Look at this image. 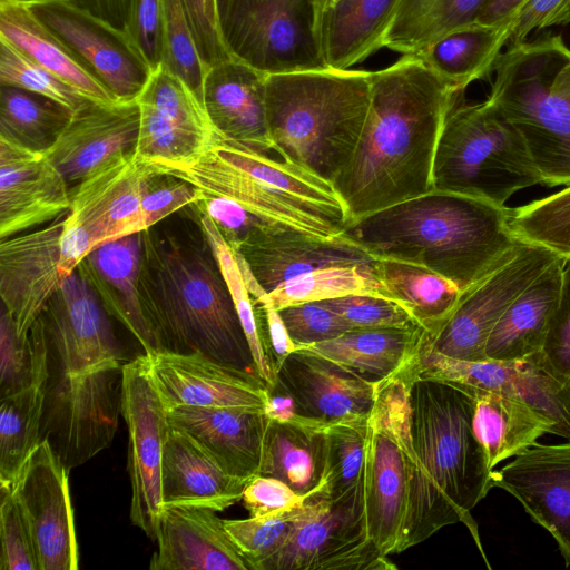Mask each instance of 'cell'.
<instances>
[{
	"instance_id": "cell-41",
	"label": "cell",
	"mask_w": 570,
	"mask_h": 570,
	"mask_svg": "<svg viewBox=\"0 0 570 570\" xmlns=\"http://www.w3.org/2000/svg\"><path fill=\"white\" fill-rule=\"evenodd\" d=\"M72 111L24 89L0 86V137L45 153L69 122Z\"/></svg>"
},
{
	"instance_id": "cell-52",
	"label": "cell",
	"mask_w": 570,
	"mask_h": 570,
	"mask_svg": "<svg viewBox=\"0 0 570 570\" xmlns=\"http://www.w3.org/2000/svg\"><path fill=\"white\" fill-rule=\"evenodd\" d=\"M538 356L552 376L570 385V257L563 268L558 305Z\"/></svg>"
},
{
	"instance_id": "cell-13",
	"label": "cell",
	"mask_w": 570,
	"mask_h": 570,
	"mask_svg": "<svg viewBox=\"0 0 570 570\" xmlns=\"http://www.w3.org/2000/svg\"><path fill=\"white\" fill-rule=\"evenodd\" d=\"M560 255L549 248L522 242L518 252L462 297L444 324L425 332L433 351L462 361L484 362L485 344L497 322L517 298Z\"/></svg>"
},
{
	"instance_id": "cell-51",
	"label": "cell",
	"mask_w": 570,
	"mask_h": 570,
	"mask_svg": "<svg viewBox=\"0 0 570 570\" xmlns=\"http://www.w3.org/2000/svg\"><path fill=\"white\" fill-rule=\"evenodd\" d=\"M278 313L296 348L330 341L353 330L321 301L284 306Z\"/></svg>"
},
{
	"instance_id": "cell-54",
	"label": "cell",
	"mask_w": 570,
	"mask_h": 570,
	"mask_svg": "<svg viewBox=\"0 0 570 570\" xmlns=\"http://www.w3.org/2000/svg\"><path fill=\"white\" fill-rule=\"evenodd\" d=\"M203 198H205V194L196 186L174 176L154 171L147 180L142 198L144 230Z\"/></svg>"
},
{
	"instance_id": "cell-31",
	"label": "cell",
	"mask_w": 570,
	"mask_h": 570,
	"mask_svg": "<svg viewBox=\"0 0 570 570\" xmlns=\"http://www.w3.org/2000/svg\"><path fill=\"white\" fill-rule=\"evenodd\" d=\"M400 0H335L317 13L316 36L325 67L350 69L382 49Z\"/></svg>"
},
{
	"instance_id": "cell-39",
	"label": "cell",
	"mask_w": 570,
	"mask_h": 570,
	"mask_svg": "<svg viewBox=\"0 0 570 570\" xmlns=\"http://www.w3.org/2000/svg\"><path fill=\"white\" fill-rule=\"evenodd\" d=\"M373 271L381 295L402 304L429 334L444 324L463 294L452 281L416 264L376 259Z\"/></svg>"
},
{
	"instance_id": "cell-46",
	"label": "cell",
	"mask_w": 570,
	"mask_h": 570,
	"mask_svg": "<svg viewBox=\"0 0 570 570\" xmlns=\"http://www.w3.org/2000/svg\"><path fill=\"white\" fill-rule=\"evenodd\" d=\"M161 65L202 100L205 65L183 0H161Z\"/></svg>"
},
{
	"instance_id": "cell-42",
	"label": "cell",
	"mask_w": 570,
	"mask_h": 570,
	"mask_svg": "<svg viewBox=\"0 0 570 570\" xmlns=\"http://www.w3.org/2000/svg\"><path fill=\"white\" fill-rule=\"evenodd\" d=\"M367 419L326 428L327 450L323 488L314 498L356 503L365 508L364 462Z\"/></svg>"
},
{
	"instance_id": "cell-53",
	"label": "cell",
	"mask_w": 570,
	"mask_h": 570,
	"mask_svg": "<svg viewBox=\"0 0 570 570\" xmlns=\"http://www.w3.org/2000/svg\"><path fill=\"white\" fill-rule=\"evenodd\" d=\"M33 379V350L30 337L18 335L16 326L1 307L0 316V399L20 391Z\"/></svg>"
},
{
	"instance_id": "cell-49",
	"label": "cell",
	"mask_w": 570,
	"mask_h": 570,
	"mask_svg": "<svg viewBox=\"0 0 570 570\" xmlns=\"http://www.w3.org/2000/svg\"><path fill=\"white\" fill-rule=\"evenodd\" d=\"M321 302L353 330L419 325L402 304L375 294H347Z\"/></svg>"
},
{
	"instance_id": "cell-25",
	"label": "cell",
	"mask_w": 570,
	"mask_h": 570,
	"mask_svg": "<svg viewBox=\"0 0 570 570\" xmlns=\"http://www.w3.org/2000/svg\"><path fill=\"white\" fill-rule=\"evenodd\" d=\"M151 570H249L216 511L164 504Z\"/></svg>"
},
{
	"instance_id": "cell-30",
	"label": "cell",
	"mask_w": 570,
	"mask_h": 570,
	"mask_svg": "<svg viewBox=\"0 0 570 570\" xmlns=\"http://www.w3.org/2000/svg\"><path fill=\"white\" fill-rule=\"evenodd\" d=\"M567 259L557 258L510 304L489 335L488 360H523L541 352L558 305Z\"/></svg>"
},
{
	"instance_id": "cell-15",
	"label": "cell",
	"mask_w": 570,
	"mask_h": 570,
	"mask_svg": "<svg viewBox=\"0 0 570 570\" xmlns=\"http://www.w3.org/2000/svg\"><path fill=\"white\" fill-rule=\"evenodd\" d=\"M30 11L118 100H135L153 70L124 29L69 0H24Z\"/></svg>"
},
{
	"instance_id": "cell-8",
	"label": "cell",
	"mask_w": 570,
	"mask_h": 570,
	"mask_svg": "<svg viewBox=\"0 0 570 570\" xmlns=\"http://www.w3.org/2000/svg\"><path fill=\"white\" fill-rule=\"evenodd\" d=\"M432 183L433 189L499 206L515 191L543 184L521 132L489 98L450 110L435 149Z\"/></svg>"
},
{
	"instance_id": "cell-37",
	"label": "cell",
	"mask_w": 570,
	"mask_h": 570,
	"mask_svg": "<svg viewBox=\"0 0 570 570\" xmlns=\"http://www.w3.org/2000/svg\"><path fill=\"white\" fill-rule=\"evenodd\" d=\"M472 429L489 466L514 458L533 446L553 424L524 402L492 391H474Z\"/></svg>"
},
{
	"instance_id": "cell-7",
	"label": "cell",
	"mask_w": 570,
	"mask_h": 570,
	"mask_svg": "<svg viewBox=\"0 0 570 570\" xmlns=\"http://www.w3.org/2000/svg\"><path fill=\"white\" fill-rule=\"evenodd\" d=\"M548 186H570V49L560 36L510 46L491 94Z\"/></svg>"
},
{
	"instance_id": "cell-12",
	"label": "cell",
	"mask_w": 570,
	"mask_h": 570,
	"mask_svg": "<svg viewBox=\"0 0 570 570\" xmlns=\"http://www.w3.org/2000/svg\"><path fill=\"white\" fill-rule=\"evenodd\" d=\"M391 570L367 539L362 504L309 498L295 511L282 546L257 570Z\"/></svg>"
},
{
	"instance_id": "cell-45",
	"label": "cell",
	"mask_w": 570,
	"mask_h": 570,
	"mask_svg": "<svg viewBox=\"0 0 570 570\" xmlns=\"http://www.w3.org/2000/svg\"><path fill=\"white\" fill-rule=\"evenodd\" d=\"M509 224L514 236L570 257V186L530 204L510 209Z\"/></svg>"
},
{
	"instance_id": "cell-32",
	"label": "cell",
	"mask_w": 570,
	"mask_h": 570,
	"mask_svg": "<svg viewBox=\"0 0 570 570\" xmlns=\"http://www.w3.org/2000/svg\"><path fill=\"white\" fill-rule=\"evenodd\" d=\"M235 252L264 294L316 269L373 265L377 259L342 235L331 240L303 238L277 244L245 245Z\"/></svg>"
},
{
	"instance_id": "cell-22",
	"label": "cell",
	"mask_w": 570,
	"mask_h": 570,
	"mask_svg": "<svg viewBox=\"0 0 570 570\" xmlns=\"http://www.w3.org/2000/svg\"><path fill=\"white\" fill-rule=\"evenodd\" d=\"M493 488L512 494L556 540L570 567V441L538 444L493 471Z\"/></svg>"
},
{
	"instance_id": "cell-57",
	"label": "cell",
	"mask_w": 570,
	"mask_h": 570,
	"mask_svg": "<svg viewBox=\"0 0 570 570\" xmlns=\"http://www.w3.org/2000/svg\"><path fill=\"white\" fill-rule=\"evenodd\" d=\"M570 22V0H525L511 21L510 43L525 42L534 30Z\"/></svg>"
},
{
	"instance_id": "cell-1",
	"label": "cell",
	"mask_w": 570,
	"mask_h": 570,
	"mask_svg": "<svg viewBox=\"0 0 570 570\" xmlns=\"http://www.w3.org/2000/svg\"><path fill=\"white\" fill-rule=\"evenodd\" d=\"M272 150L222 137L188 161L150 167L199 188L205 198L195 206L234 250L341 236L348 215L334 186Z\"/></svg>"
},
{
	"instance_id": "cell-18",
	"label": "cell",
	"mask_w": 570,
	"mask_h": 570,
	"mask_svg": "<svg viewBox=\"0 0 570 570\" xmlns=\"http://www.w3.org/2000/svg\"><path fill=\"white\" fill-rule=\"evenodd\" d=\"M10 487L28 519L39 570H77L79 551L69 470L48 441L36 446Z\"/></svg>"
},
{
	"instance_id": "cell-55",
	"label": "cell",
	"mask_w": 570,
	"mask_h": 570,
	"mask_svg": "<svg viewBox=\"0 0 570 570\" xmlns=\"http://www.w3.org/2000/svg\"><path fill=\"white\" fill-rule=\"evenodd\" d=\"M161 0H129L124 30L153 71L161 65Z\"/></svg>"
},
{
	"instance_id": "cell-19",
	"label": "cell",
	"mask_w": 570,
	"mask_h": 570,
	"mask_svg": "<svg viewBox=\"0 0 570 570\" xmlns=\"http://www.w3.org/2000/svg\"><path fill=\"white\" fill-rule=\"evenodd\" d=\"M146 356L167 411L177 406L265 410L268 389L257 375L199 352L160 351Z\"/></svg>"
},
{
	"instance_id": "cell-44",
	"label": "cell",
	"mask_w": 570,
	"mask_h": 570,
	"mask_svg": "<svg viewBox=\"0 0 570 570\" xmlns=\"http://www.w3.org/2000/svg\"><path fill=\"white\" fill-rule=\"evenodd\" d=\"M198 213L200 230L206 237L227 284L258 375L266 387L272 390L277 384L276 373L265 352L255 304L247 288L236 253L225 240L212 218L203 212Z\"/></svg>"
},
{
	"instance_id": "cell-9",
	"label": "cell",
	"mask_w": 570,
	"mask_h": 570,
	"mask_svg": "<svg viewBox=\"0 0 570 570\" xmlns=\"http://www.w3.org/2000/svg\"><path fill=\"white\" fill-rule=\"evenodd\" d=\"M415 356L376 383L375 401L367 419L366 534L383 556L396 553L407 504L412 460L410 390L416 376Z\"/></svg>"
},
{
	"instance_id": "cell-24",
	"label": "cell",
	"mask_w": 570,
	"mask_h": 570,
	"mask_svg": "<svg viewBox=\"0 0 570 570\" xmlns=\"http://www.w3.org/2000/svg\"><path fill=\"white\" fill-rule=\"evenodd\" d=\"M68 185L45 153L0 137V238L68 213Z\"/></svg>"
},
{
	"instance_id": "cell-47",
	"label": "cell",
	"mask_w": 570,
	"mask_h": 570,
	"mask_svg": "<svg viewBox=\"0 0 570 570\" xmlns=\"http://www.w3.org/2000/svg\"><path fill=\"white\" fill-rule=\"evenodd\" d=\"M0 86L16 87L50 98L72 112L90 99L0 37Z\"/></svg>"
},
{
	"instance_id": "cell-43",
	"label": "cell",
	"mask_w": 570,
	"mask_h": 570,
	"mask_svg": "<svg viewBox=\"0 0 570 570\" xmlns=\"http://www.w3.org/2000/svg\"><path fill=\"white\" fill-rule=\"evenodd\" d=\"M374 264L316 269L286 282L268 294L255 288L250 296L253 301L268 303L276 309L347 294L367 293L382 296L373 271Z\"/></svg>"
},
{
	"instance_id": "cell-56",
	"label": "cell",
	"mask_w": 570,
	"mask_h": 570,
	"mask_svg": "<svg viewBox=\"0 0 570 570\" xmlns=\"http://www.w3.org/2000/svg\"><path fill=\"white\" fill-rule=\"evenodd\" d=\"M307 500V497L298 494L285 482L259 474L246 483L242 497L250 517L295 511L302 508Z\"/></svg>"
},
{
	"instance_id": "cell-60",
	"label": "cell",
	"mask_w": 570,
	"mask_h": 570,
	"mask_svg": "<svg viewBox=\"0 0 570 570\" xmlns=\"http://www.w3.org/2000/svg\"><path fill=\"white\" fill-rule=\"evenodd\" d=\"M525 0H489L476 22L487 26H503L512 21Z\"/></svg>"
},
{
	"instance_id": "cell-40",
	"label": "cell",
	"mask_w": 570,
	"mask_h": 570,
	"mask_svg": "<svg viewBox=\"0 0 570 570\" xmlns=\"http://www.w3.org/2000/svg\"><path fill=\"white\" fill-rule=\"evenodd\" d=\"M489 0H400L382 48L416 56L459 28L476 22Z\"/></svg>"
},
{
	"instance_id": "cell-38",
	"label": "cell",
	"mask_w": 570,
	"mask_h": 570,
	"mask_svg": "<svg viewBox=\"0 0 570 570\" xmlns=\"http://www.w3.org/2000/svg\"><path fill=\"white\" fill-rule=\"evenodd\" d=\"M511 22L487 26L474 22L440 38L416 55L459 92L495 70L510 39Z\"/></svg>"
},
{
	"instance_id": "cell-50",
	"label": "cell",
	"mask_w": 570,
	"mask_h": 570,
	"mask_svg": "<svg viewBox=\"0 0 570 570\" xmlns=\"http://www.w3.org/2000/svg\"><path fill=\"white\" fill-rule=\"evenodd\" d=\"M0 570H39L28 519L11 487L0 484Z\"/></svg>"
},
{
	"instance_id": "cell-3",
	"label": "cell",
	"mask_w": 570,
	"mask_h": 570,
	"mask_svg": "<svg viewBox=\"0 0 570 570\" xmlns=\"http://www.w3.org/2000/svg\"><path fill=\"white\" fill-rule=\"evenodd\" d=\"M473 399L461 389L415 376L410 390L412 460L396 553L462 522L484 562L472 509L493 488V471L472 429Z\"/></svg>"
},
{
	"instance_id": "cell-27",
	"label": "cell",
	"mask_w": 570,
	"mask_h": 570,
	"mask_svg": "<svg viewBox=\"0 0 570 570\" xmlns=\"http://www.w3.org/2000/svg\"><path fill=\"white\" fill-rule=\"evenodd\" d=\"M266 77L235 59L207 69L202 102L222 137L263 150L273 149L266 117Z\"/></svg>"
},
{
	"instance_id": "cell-61",
	"label": "cell",
	"mask_w": 570,
	"mask_h": 570,
	"mask_svg": "<svg viewBox=\"0 0 570 570\" xmlns=\"http://www.w3.org/2000/svg\"><path fill=\"white\" fill-rule=\"evenodd\" d=\"M335 0H313L315 9H316V13H318L320 11H322L323 9L328 7Z\"/></svg>"
},
{
	"instance_id": "cell-21",
	"label": "cell",
	"mask_w": 570,
	"mask_h": 570,
	"mask_svg": "<svg viewBox=\"0 0 570 570\" xmlns=\"http://www.w3.org/2000/svg\"><path fill=\"white\" fill-rule=\"evenodd\" d=\"M66 214L43 228L1 239V307L22 338L63 282L59 261Z\"/></svg>"
},
{
	"instance_id": "cell-26",
	"label": "cell",
	"mask_w": 570,
	"mask_h": 570,
	"mask_svg": "<svg viewBox=\"0 0 570 570\" xmlns=\"http://www.w3.org/2000/svg\"><path fill=\"white\" fill-rule=\"evenodd\" d=\"M169 425L199 443L230 475L249 481L258 475L268 424L264 410L177 406Z\"/></svg>"
},
{
	"instance_id": "cell-5",
	"label": "cell",
	"mask_w": 570,
	"mask_h": 570,
	"mask_svg": "<svg viewBox=\"0 0 570 570\" xmlns=\"http://www.w3.org/2000/svg\"><path fill=\"white\" fill-rule=\"evenodd\" d=\"M138 294L158 352H199L259 376L227 284L202 230L199 238L154 226L141 232Z\"/></svg>"
},
{
	"instance_id": "cell-29",
	"label": "cell",
	"mask_w": 570,
	"mask_h": 570,
	"mask_svg": "<svg viewBox=\"0 0 570 570\" xmlns=\"http://www.w3.org/2000/svg\"><path fill=\"white\" fill-rule=\"evenodd\" d=\"M247 482L227 473L190 435L169 425L161 466L163 505L220 512L242 500Z\"/></svg>"
},
{
	"instance_id": "cell-11",
	"label": "cell",
	"mask_w": 570,
	"mask_h": 570,
	"mask_svg": "<svg viewBox=\"0 0 570 570\" xmlns=\"http://www.w3.org/2000/svg\"><path fill=\"white\" fill-rule=\"evenodd\" d=\"M153 173L131 153L75 186L60 237L62 279L104 243L144 232L141 205Z\"/></svg>"
},
{
	"instance_id": "cell-35",
	"label": "cell",
	"mask_w": 570,
	"mask_h": 570,
	"mask_svg": "<svg viewBox=\"0 0 570 570\" xmlns=\"http://www.w3.org/2000/svg\"><path fill=\"white\" fill-rule=\"evenodd\" d=\"M0 37L86 98L99 104L120 101L38 20L24 0H0Z\"/></svg>"
},
{
	"instance_id": "cell-6",
	"label": "cell",
	"mask_w": 570,
	"mask_h": 570,
	"mask_svg": "<svg viewBox=\"0 0 570 570\" xmlns=\"http://www.w3.org/2000/svg\"><path fill=\"white\" fill-rule=\"evenodd\" d=\"M370 75L328 67L268 75L266 117L273 150L333 184L365 124Z\"/></svg>"
},
{
	"instance_id": "cell-23",
	"label": "cell",
	"mask_w": 570,
	"mask_h": 570,
	"mask_svg": "<svg viewBox=\"0 0 570 570\" xmlns=\"http://www.w3.org/2000/svg\"><path fill=\"white\" fill-rule=\"evenodd\" d=\"M139 125L136 99L114 104L89 100L72 114L45 154L68 184H79L114 160L134 153Z\"/></svg>"
},
{
	"instance_id": "cell-36",
	"label": "cell",
	"mask_w": 570,
	"mask_h": 570,
	"mask_svg": "<svg viewBox=\"0 0 570 570\" xmlns=\"http://www.w3.org/2000/svg\"><path fill=\"white\" fill-rule=\"evenodd\" d=\"M425 330L420 326L351 330L309 348L374 384L417 354Z\"/></svg>"
},
{
	"instance_id": "cell-20",
	"label": "cell",
	"mask_w": 570,
	"mask_h": 570,
	"mask_svg": "<svg viewBox=\"0 0 570 570\" xmlns=\"http://www.w3.org/2000/svg\"><path fill=\"white\" fill-rule=\"evenodd\" d=\"M276 377L295 414L322 426L365 420L374 405L376 384L306 347L292 352Z\"/></svg>"
},
{
	"instance_id": "cell-14",
	"label": "cell",
	"mask_w": 570,
	"mask_h": 570,
	"mask_svg": "<svg viewBox=\"0 0 570 570\" xmlns=\"http://www.w3.org/2000/svg\"><path fill=\"white\" fill-rule=\"evenodd\" d=\"M120 412L128 430L130 519L155 540L163 507L161 466L169 422L146 354L122 365Z\"/></svg>"
},
{
	"instance_id": "cell-16",
	"label": "cell",
	"mask_w": 570,
	"mask_h": 570,
	"mask_svg": "<svg viewBox=\"0 0 570 570\" xmlns=\"http://www.w3.org/2000/svg\"><path fill=\"white\" fill-rule=\"evenodd\" d=\"M415 368L416 377L445 382L466 394L492 391L515 397L548 417L553 434L570 440V385L552 376L538 354L515 361H462L433 351L423 338Z\"/></svg>"
},
{
	"instance_id": "cell-2",
	"label": "cell",
	"mask_w": 570,
	"mask_h": 570,
	"mask_svg": "<svg viewBox=\"0 0 570 570\" xmlns=\"http://www.w3.org/2000/svg\"><path fill=\"white\" fill-rule=\"evenodd\" d=\"M371 100L356 148L333 186L348 220L433 189L438 140L462 94L416 56L371 71Z\"/></svg>"
},
{
	"instance_id": "cell-17",
	"label": "cell",
	"mask_w": 570,
	"mask_h": 570,
	"mask_svg": "<svg viewBox=\"0 0 570 570\" xmlns=\"http://www.w3.org/2000/svg\"><path fill=\"white\" fill-rule=\"evenodd\" d=\"M136 100L140 125L134 156L139 163L188 161L222 138L197 95L163 66Z\"/></svg>"
},
{
	"instance_id": "cell-4",
	"label": "cell",
	"mask_w": 570,
	"mask_h": 570,
	"mask_svg": "<svg viewBox=\"0 0 570 570\" xmlns=\"http://www.w3.org/2000/svg\"><path fill=\"white\" fill-rule=\"evenodd\" d=\"M509 217L505 206L432 189L348 220L342 236L377 259L420 265L465 292L518 252L522 240Z\"/></svg>"
},
{
	"instance_id": "cell-33",
	"label": "cell",
	"mask_w": 570,
	"mask_h": 570,
	"mask_svg": "<svg viewBox=\"0 0 570 570\" xmlns=\"http://www.w3.org/2000/svg\"><path fill=\"white\" fill-rule=\"evenodd\" d=\"M326 428L298 415L293 422L269 420L258 474L276 478L308 499L317 497L325 472Z\"/></svg>"
},
{
	"instance_id": "cell-10",
	"label": "cell",
	"mask_w": 570,
	"mask_h": 570,
	"mask_svg": "<svg viewBox=\"0 0 570 570\" xmlns=\"http://www.w3.org/2000/svg\"><path fill=\"white\" fill-rule=\"evenodd\" d=\"M232 59L268 76L324 68L313 0H214Z\"/></svg>"
},
{
	"instance_id": "cell-28",
	"label": "cell",
	"mask_w": 570,
	"mask_h": 570,
	"mask_svg": "<svg viewBox=\"0 0 570 570\" xmlns=\"http://www.w3.org/2000/svg\"><path fill=\"white\" fill-rule=\"evenodd\" d=\"M140 261L141 233H136L98 246L80 262L77 271L107 314L127 328L145 354H153L158 347L138 294Z\"/></svg>"
},
{
	"instance_id": "cell-59",
	"label": "cell",
	"mask_w": 570,
	"mask_h": 570,
	"mask_svg": "<svg viewBox=\"0 0 570 570\" xmlns=\"http://www.w3.org/2000/svg\"><path fill=\"white\" fill-rule=\"evenodd\" d=\"M76 6L124 29L129 0H69Z\"/></svg>"
},
{
	"instance_id": "cell-48",
	"label": "cell",
	"mask_w": 570,
	"mask_h": 570,
	"mask_svg": "<svg viewBox=\"0 0 570 570\" xmlns=\"http://www.w3.org/2000/svg\"><path fill=\"white\" fill-rule=\"evenodd\" d=\"M295 511H283L242 520H224L229 538L248 564L249 570H257L259 564L282 546L291 529Z\"/></svg>"
},
{
	"instance_id": "cell-34",
	"label": "cell",
	"mask_w": 570,
	"mask_h": 570,
	"mask_svg": "<svg viewBox=\"0 0 570 570\" xmlns=\"http://www.w3.org/2000/svg\"><path fill=\"white\" fill-rule=\"evenodd\" d=\"M29 337L33 350V379L20 391L0 399V484L11 485L41 442L47 379L46 345L38 318Z\"/></svg>"
},
{
	"instance_id": "cell-58",
	"label": "cell",
	"mask_w": 570,
	"mask_h": 570,
	"mask_svg": "<svg viewBox=\"0 0 570 570\" xmlns=\"http://www.w3.org/2000/svg\"><path fill=\"white\" fill-rule=\"evenodd\" d=\"M254 304L265 352L276 373L284 360L296 350V346L287 333L278 309L265 302L254 301Z\"/></svg>"
}]
</instances>
